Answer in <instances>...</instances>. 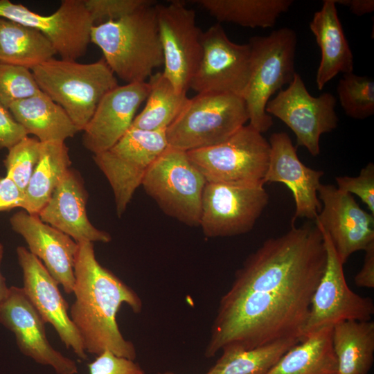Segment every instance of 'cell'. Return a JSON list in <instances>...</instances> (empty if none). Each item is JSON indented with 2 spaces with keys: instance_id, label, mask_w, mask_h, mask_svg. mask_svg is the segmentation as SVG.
Masks as SVG:
<instances>
[{
  "instance_id": "cell-36",
  "label": "cell",
  "mask_w": 374,
  "mask_h": 374,
  "mask_svg": "<svg viewBox=\"0 0 374 374\" xmlns=\"http://www.w3.org/2000/svg\"><path fill=\"white\" fill-rule=\"evenodd\" d=\"M335 180L339 190L356 195L374 215L373 163H368L357 177L339 176Z\"/></svg>"
},
{
  "instance_id": "cell-39",
  "label": "cell",
  "mask_w": 374,
  "mask_h": 374,
  "mask_svg": "<svg viewBox=\"0 0 374 374\" xmlns=\"http://www.w3.org/2000/svg\"><path fill=\"white\" fill-rule=\"evenodd\" d=\"M24 192L8 177H0V212L22 208Z\"/></svg>"
},
{
  "instance_id": "cell-32",
  "label": "cell",
  "mask_w": 374,
  "mask_h": 374,
  "mask_svg": "<svg viewBox=\"0 0 374 374\" xmlns=\"http://www.w3.org/2000/svg\"><path fill=\"white\" fill-rule=\"evenodd\" d=\"M337 93L345 114L363 120L374 114V81L353 72L345 73L337 85Z\"/></svg>"
},
{
  "instance_id": "cell-1",
  "label": "cell",
  "mask_w": 374,
  "mask_h": 374,
  "mask_svg": "<svg viewBox=\"0 0 374 374\" xmlns=\"http://www.w3.org/2000/svg\"><path fill=\"white\" fill-rule=\"evenodd\" d=\"M326 262L323 235L315 224L292 225L285 234L266 240L237 270L222 296L205 357L227 348L302 341Z\"/></svg>"
},
{
  "instance_id": "cell-35",
  "label": "cell",
  "mask_w": 374,
  "mask_h": 374,
  "mask_svg": "<svg viewBox=\"0 0 374 374\" xmlns=\"http://www.w3.org/2000/svg\"><path fill=\"white\" fill-rule=\"evenodd\" d=\"M152 2L151 0H84L93 25L119 19Z\"/></svg>"
},
{
  "instance_id": "cell-27",
  "label": "cell",
  "mask_w": 374,
  "mask_h": 374,
  "mask_svg": "<svg viewBox=\"0 0 374 374\" xmlns=\"http://www.w3.org/2000/svg\"><path fill=\"white\" fill-rule=\"evenodd\" d=\"M71 164L69 148L64 142L42 143L39 159L24 191L21 208L38 215Z\"/></svg>"
},
{
  "instance_id": "cell-38",
  "label": "cell",
  "mask_w": 374,
  "mask_h": 374,
  "mask_svg": "<svg viewBox=\"0 0 374 374\" xmlns=\"http://www.w3.org/2000/svg\"><path fill=\"white\" fill-rule=\"evenodd\" d=\"M28 136L27 131L14 118L9 109L0 104V150H9Z\"/></svg>"
},
{
  "instance_id": "cell-2",
  "label": "cell",
  "mask_w": 374,
  "mask_h": 374,
  "mask_svg": "<svg viewBox=\"0 0 374 374\" xmlns=\"http://www.w3.org/2000/svg\"><path fill=\"white\" fill-rule=\"evenodd\" d=\"M75 301L69 317L87 353L98 355L108 350L116 355L135 360L134 344L124 338L116 321L125 303L138 314L143 303L137 293L97 260L93 243L82 242L74 262Z\"/></svg>"
},
{
  "instance_id": "cell-44",
  "label": "cell",
  "mask_w": 374,
  "mask_h": 374,
  "mask_svg": "<svg viewBox=\"0 0 374 374\" xmlns=\"http://www.w3.org/2000/svg\"><path fill=\"white\" fill-rule=\"evenodd\" d=\"M157 374H176V373L170 372V371H165V372H159Z\"/></svg>"
},
{
  "instance_id": "cell-34",
  "label": "cell",
  "mask_w": 374,
  "mask_h": 374,
  "mask_svg": "<svg viewBox=\"0 0 374 374\" xmlns=\"http://www.w3.org/2000/svg\"><path fill=\"white\" fill-rule=\"evenodd\" d=\"M40 91L31 70L0 62V104L6 108Z\"/></svg>"
},
{
  "instance_id": "cell-17",
  "label": "cell",
  "mask_w": 374,
  "mask_h": 374,
  "mask_svg": "<svg viewBox=\"0 0 374 374\" xmlns=\"http://www.w3.org/2000/svg\"><path fill=\"white\" fill-rule=\"evenodd\" d=\"M0 323L15 335L24 355L39 364L51 366L56 374L78 373L75 362L51 345L46 335V323L22 287H10L8 298L0 308Z\"/></svg>"
},
{
  "instance_id": "cell-14",
  "label": "cell",
  "mask_w": 374,
  "mask_h": 374,
  "mask_svg": "<svg viewBox=\"0 0 374 374\" xmlns=\"http://www.w3.org/2000/svg\"><path fill=\"white\" fill-rule=\"evenodd\" d=\"M269 202L263 186L206 182L199 226L207 238L230 237L250 231Z\"/></svg>"
},
{
  "instance_id": "cell-6",
  "label": "cell",
  "mask_w": 374,
  "mask_h": 374,
  "mask_svg": "<svg viewBox=\"0 0 374 374\" xmlns=\"http://www.w3.org/2000/svg\"><path fill=\"white\" fill-rule=\"evenodd\" d=\"M249 121L244 99L217 93H197L189 98L166 129L168 146L185 152L217 145Z\"/></svg>"
},
{
  "instance_id": "cell-21",
  "label": "cell",
  "mask_w": 374,
  "mask_h": 374,
  "mask_svg": "<svg viewBox=\"0 0 374 374\" xmlns=\"http://www.w3.org/2000/svg\"><path fill=\"white\" fill-rule=\"evenodd\" d=\"M12 230L25 240L28 251L36 256L66 294L73 293L74 262L78 243L68 235L42 222L38 215L25 211L10 219Z\"/></svg>"
},
{
  "instance_id": "cell-16",
  "label": "cell",
  "mask_w": 374,
  "mask_h": 374,
  "mask_svg": "<svg viewBox=\"0 0 374 374\" xmlns=\"http://www.w3.org/2000/svg\"><path fill=\"white\" fill-rule=\"evenodd\" d=\"M321 209L315 219L328 234L343 265L355 252L374 242V215L363 210L351 194L321 184Z\"/></svg>"
},
{
  "instance_id": "cell-29",
  "label": "cell",
  "mask_w": 374,
  "mask_h": 374,
  "mask_svg": "<svg viewBox=\"0 0 374 374\" xmlns=\"http://www.w3.org/2000/svg\"><path fill=\"white\" fill-rule=\"evenodd\" d=\"M218 23L229 22L247 28H272L287 12L292 0H198Z\"/></svg>"
},
{
  "instance_id": "cell-12",
  "label": "cell",
  "mask_w": 374,
  "mask_h": 374,
  "mask_svg": "<svg viewBox=\"0 0 374 374\" xmlns=\"http://www.w3.org/2000/svg\"><path fill=\"white\" fill-rule=\"evenodd\" d=\"M157 23L163 55V74L179 93H187L202 55L203 32L195 12L181 1L157 3Z\"/></svg>"
},
{
  "instance_id": "cell-9",
  "label": "cell",
  "mask_w": 374,
  "mask_h": 374,
  "mask_svg": "<svg viewBox=\"0 0 374 374\" xmlns=\"http://www.w3.org/2000/svg\"><path fill=\"white\" fill-rule=\"evenodd\" d=\"M168 147L166 130L147 131L131 126L110 149L93 154L112 188L119 217L152 164Z\"/></svg>"
},
{
  "instance_id": "cell-41",
  "label": "cell",
  "mask_w": 374,
  "mask_h": 374,
  "mask_svg": "<svg viewBox=\"0 0 374 374\" xmlns=\"http://www.w3.org/2000/svg\"><path fill=\"white\" fill-rule=\"evenodd\" d=\"M335 4L348 7L355 15L360 17L374 10L373 0H333Z\"/></svg>"
},
{
  "instance_id": "cell-43",
  "label": "cell",
  "mask_w": 374,
  "mask_h": 374,
  "mask_svg": "<svg viewBox=\"0 0 374 374\" xmlns=\"http://www.w3.org/2000/svg\"><path fill=\"white\" fill-rule=\"evenodd\" d=\"M3 255V247L2 244L0 243V259L2 260Z\"/></svg>"
},
{
  "instance_id": "cell-18",
  "label": "cell",
  "mask_w": 374,
  "mask_h": 374,
  "mask_svg": "<svg viewBox=\"0 0 374 374\" xmlns=\"http://www.w3.org/2000/svg\"><path fill=\"white\" fill-rule=\"evenodd\" d=\"M19 264L23 273V290L45 323L53 326L66 348L72 349L81 359H87L82 339L68 313V303L63 298L57 282L43 263L28 249L17 248Z\"/></svg>"
},
{
  "instance_id": "cell-26",
  "label": "cell",
  "mask_w": 374,
  "mask_h": 374,
  "mask_svg": "<svg viewBox=\"0 0 374 374\" xmlns=\"http://www.w3.org/2000/svg\"><path fill=\"white\" fill-rule=\"evenodd\" d=\"M338 374H368L374 359V322L348 320L333 326Z\"/></svg>"
},
{
  "instance_id": "cell-33",
  "label": "cell",
  "mask_w": 374,
  "mask_h": 374,
  "mask_svg": "<svg viewBox=\"0 0 374 374\" xmlns=\"http://www.w3.org/2000/svg\"><path fill=\"white\" fill-rule=\"evenodd\" d=\"M42 143L28 136L8 150L4 160L6 177L25 191L39 161Z\"/></svg>"
},
{
  "instance_id": "cell-20",
  "label": "cell",
  "mask_w": 374,
  "mask_h": 374,
  "mask_svg": "<svg viewBox=\"0 0 374 374\" xmlns=\"http://www.w3.org/2000/svg\"><path fill=\"white\" fill-rule=\"evenodd\" d=\"M148 81L127 83L107 92L83 130L82 143L96 154L110 149L131 127L149 93Z\"/></svg>"
},
{
  "instance_id": "cell-25",
  "label": "cell",
  "mask_w": 374,
  "mask_h": 374,
  "mask_svg": "<svg viewBox=\"0 0 374 374\" xmlns=\"http://www.w3.org/2000/svg\"><path fill=\"white\" fill-rule=\"evenodd\" d=\"M332 327L323 328L305 337L267 374H338L332 342Z\"/></svg>"
},
{
  "instance_id": "cell-7",
  "label": "cell",
  "mask_w": 374,
  "mask_h": 374,
  "mask_svg": "<svg viewBox=\"0 0 374 374\" xmlns=\"http://www.w3.org/2000/svg\"><path fill=\"white\" fill-rule=\"evenodd\" d=\"M186 152L206 182L265 184L270 145L262 134L249 124L221 143Z\"/></svg>"
},
{
  "instance_id": "cell-24",
  "label": "cell",
  "mask_w": 374,
  "mask_h": 374,
  "mask_svg": "<svg viewBox=\"0 0 374 374\" xmlns=\"http://www.w3.org/2000/svg\"><path fill=\"white\" fill-rule=\"evenodd\" d=\"M28 134L42 142H64L78 130L64 109L42 91L13 103L8 108Z\"/></svg>"
},
{
  "instance_id": "cell-15",
  "label": "cell",
  "mask_w": 374,
  "mask_h": 374,
  "mask_svg": "<svg viewBox=\"0 0 374 374\" xmlns=\"http://www.w3.org/2000/svg\"><path fill=\"white\" fill-rule=\"evenodd\" d=\"M0 17L41 32L61 59L74 60L83 56L91 42L93 22L84 0H64L55 12L43 15L20 3L0 0Z\"/></svg>"
},
{
  "instance_id": "cell-10",
  "label": "cell",
  "mask_w": 374,
  "mask_h": 374,
  "mask_svg": "<svg viewBox=\"0 0 374 374\" xmlns=\"http://www.w3.org/2000/svg\"><path fill=\"white\" fill-rule=\"evenodd\" d=\"M315 224L323 238L326 262L312 298L309 314L303 329V339L323 328L344 321L371 320L374 314L373 299L356 294L348 286L344 265L331 240L324 229Z\"/></svg>"
},
{
  "instance_id": "cell-37",
  "label": "cell",
  "mask_w": 374,
  "mask_h": 374,
  "mask_svg": "<svg viewBox=\"0 0 374 374\" xmlns=\"http://www.w3.org/2000/svg\"><path fill=\"white\" fill-rule=\"evenodd\" d=\"M89 374H145L134 360L116 355L106 350L87 364Z\"/></svg>"
},
{
  "instance_id": "cell-23",
  "label": "cell",
  "mask_w": 374,
  "mask_h": 374,
  "mask_svg": "<svg viewBox=\"0 0 374 374\" xmlns=\"http://www.w3.org/2000/svg\"><path fill=\"white\" fill-rule=\"evenodd\" d=\"M321 51V60L316 73L319 90L339 73L353 72L354 57L338 17L333 0H324L310 23Z\"/></svg>"
},
{
  "instance_id": "cell-40",
  "label": "cell",
  "mask_w": 374,
  "mask_h": 374,
  "mask_svg": "<svg viewBox=\"0 0 374 374\" xmlns=\"http://www.w3.org/2000/svg\"><path fill=\"white\" fill-rule=\"evenodd\" d=\"M362 267L355 276V283L360 287H374V242L365 250Z\"/></svg>"
},
{
  "instance_id": "cell-5",
  "label": "cell",
  "mask_w": 374,
  "mask_h": 374,
  "mask_svg": "<svg viewBox=\"0 0 374 374\" xmlns=\"http://www.w3.org/2000/svg\"><path fill=\"white\" fill-rule=\"evenodd\" d=\"M251 48V69L248 85L243 96L249 125L261 134L273 125L265 111L271 96L290 84L296 73L295 55L297 37L290 28H281L265 36H253L248 43Z\"/></svg>"
},
{
  "instance_id": "cell-11",
  "label": "cell",
  "mask_w": 374,
  "mask_h": 374,
  "mask_svg": "<svg viewBox=\"0 0 374 374\" xmlns=\"http://www.w3.org/2000/svg\"><path fill=\"white\" fill-rule=\"evenodd\" d=\"M336 98L330 93L315 97L299 73L285 89L267 103L265 111L283 121L294 133L298 145L314 157L320 153V137L338 126Z\"/></svg>"
},
{
  "instance_id": "cell-30",
  "label": "cell",
  "mask_w": 374,
  "mask_h": 374,
  "mask_svg": "<svg viewBox=\"0 0 374 374\" xmlns=\"http://www.w3.org/2000/svg\"><path fill=\"white\" fill-rule=\"evenodd\" d=\"M149 93L143 110L132 126L147 131L166 130L188 101L186 93H179L162 72L152 74L148 81Z\"/></svg>"
},
{
  "instance_id": "cell-3",
  "label": "cell",
  "mask_w": 374,
  "mask_h": 374,
  "mask_svg": "<svg viewBox=\"0 0 374 374\" xmlns=\"http://www.w3.org/2000/svg\"><path fill=\"white\" fill-rule=\"evenodd\" d=\"M156 6L154 1L91 28V42L101 49L114 75L127 83L145 82L154 69L163 64Z\"/></svg>"
},
{
  "instance_id": "cell-42",
  "label": "cell",
  "mask_w": 374,
  "mask_h": 374,
  "mask_svg": "<svg viewBox=\"0 0 374 374\" xmlns=\"http://www.w3.org/2000/svg\"><path fill=\"white\" fill-rule=\"evenodd\" d=\"M1 260L0 259V266ZM10 287L6 285V279L2 275L0 269V308L6 301L9 294Z\"/></svg>"
},
{
  "instance_id": "cell-4",
  "label": "cell",
  "mask_w": 374,
  "mask_h": 374,
  "mask_svg": "<svg viewBox=\"0 0 374 374\" xmlns=\"http://www.w3.org/2000/svg\"><path fill=\"white\" fill-rule=\"evenodd\" d=\"M39 89L83 131L103 97L118 86L104 59L83 64L52 58L31 69Z\"/></svg>"
},
{
  "instance_id": "cell-19",
  "label": "cell",
  "mask_w": 374,
  "mask_h": 374,
  "mask_svg": "<svg viewBox=\"0 0 374 374\" xmlns=\"http://www.w3.org/2000/svg\"><path fill=\"white\" fill-rule=\"evenodd\" d=\"M269 143L270 154L265 184L280 182L290 190L296 208L292 224L301 217L315 220L321 209L318 190L323 172L310 168L301 161L287 133H273Z\"/></svg>"
},
{
  "instance_id": "cell-22",
  "label": "cell",
  "mask_w": 374,
  "mask_h": 374,
  "mask_svg": "<svg viewBox=\"0 0 374 374\" xmlns=\"http://www.w3.org/2000/svg\"><path fill=\"white\" fill-rule=\"evenodd\" d=\"M87 199L80 176L69 168L38 215L42 222L68 235L78 243L109 242L111 235L96 228L89 220Z\"/></svg>"
},
{
  "instance_id": "cell-31",
  "label": "cell",
  "mask_w": 374,
  "mask_h": 374,
  "mask_svg": "<svg viewBox=\"0 0 374 374\" xmlns=\"http://www.w3.org/2000/svg\"><path fill=\"white\" fill-rule=\"evenodd\" d=\"M301 341L290 339L260 347L227 348L206 374H267L280 357Z\"/></svg>"
},
{
  "instance_id": "cell-28",
  "label": "cell",
  "mask_w": 374,
  "mask_h": 374,
  "mask_svg": "<svg viewBox=\"0 0 374 374\" xmlns=\"http://www.w3.org/2000/svg\"><path fill=\"white\" fill-rule=\"evenodd\" d=\"M57 54L39 30L0 17V62L30 70Z\"/></svg>"
},
{
  "instance_id": "cell-13",
  "label": "cell",
  "mask_w": 374,
  "mask_h": 374,
  "mask_svg": "<svg viewBox=\"0 0 374 374\" xmlns=\"http://www.w3.org/2000/svg\"><path fill=\"white\" fill-rule=\"evenodd\" d=\"M202 47L190 89L197 93H228L243 98L250 77L249 44L231 41L217 23L203 32Z\"/></svg>"
},
{
  "instance_id": "cell-8",
  "label": "cell",
  "mask_w": 374,
  "mask_h": 374,
  "mask_svg": "<svg viewBox=\"0 0 374 374\" xmlns=\"http://www.w3.org/2000/svg\"><path fill=\"white\" fill-rule=\"evenodd\" d=\"M206 184L187 152L168 146L152 164L141 185L166 215L197 226Z\"/></svg>"
}]
</instances>
